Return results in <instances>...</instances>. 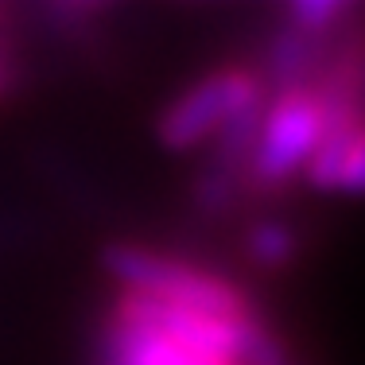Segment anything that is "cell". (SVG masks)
<instances>
[{
  "instance_id": "obj_4",
  "label": "cell",
  "mask_w": 365,
  "mask_h": 365,
  "mask_svg": "<svg viewBox=\"0 0 365 365\" xmlns=\"http://www.w3.org/2000/svg\"><path fill=\"white\" fill-rule=\"evenodd\" d=\"M303 179L330 195H365V117L327 120L323 140L303 168Z\"/></svg>"
},
{
  "instance_id": "obj_6",
  "label": "cell",
  "mask_w": 365,
  "mask_h": 365,
  "mask_svg": "<svg viewBox=\"0 0 365 365\" xmlns=\"http://www.w3.org/2000/svg\"><path fill=\"white\" fill-rule=\"evenodd\" d=\"M295 249H299V241H295L292 225L284 222H257L253 230L245 233V253L253 260L257 268H288L295 260Z\"/></svg>"
},
{
  "instance_id": "obj_2",
  "label": "cell",
  "mask_w": 365,
  "mask_h": 365,
  "mask_svg": "<svg viewBox=\"0 0 365 365\" xmlns=\"http://www.w3.org/2000/svg\"><path fill=\"white\" fill-rule=\"evenodd\" d=\"M319 140H323V109L307 86L268 93L245 179L253 187H284L288 179L303 175Z\"/></svg>"
},
{
  "instance_id": "obj_1",
  "label": "cell",
  "mask_w": 365,
  "mask_h": 365,
  "mask_svg": "<svg viewBox=\"0 0 365 365\" xmlns=\"http://www.w3.org/2000/svg\"><path fill=\"white\" fill-rule=\"evenodd\" d=\"M101 264L120 284V292L148 295V299L175 303V307H190V311H206V315H230V319L253 311L245 292H237L233 284L187 264V260L152 253V249H140V245H109L101 253Z\"/></svg>"
},
{
  "instance_id": "obj_7",
  "label": "cell",
  "mask_w": 365,
  "mask_h": 365,
  "mask_svg": "<svg viewBox=\"0 0 365 365\" xmlns=\"http://www.w3.org/2000/svg\"><path fill=\"white\" fill-rule=\"evenodd\" d=\"M8 86V63H4V51H0V93H4Z\"/></svg>"
},
{
  "instance_id": "obj_3",
  "label": "cell",
  "mask_w": 365,
  "mask_h": 365,
  "mask_svg": "<svg viewBox=\"0 0 365 365\" xmlns=\"http://www.w3.org/2000/svg\"><path fill=\"white\" fill-rule=\"evenodd\" d=\"M257 71H218L179 93L155 120V140L168 152H190V148L214 140V133L245 106L264 98Z\"/></svg>"
},
{
  "instance_id": "obj_5",
  "label": "cell",
  "mask_w": 365,
  "mask_h": 365,
  "mask_svg": "<svg viewBox=\"0 0 365 365\" xmlns=\"http://www.w3.org/2000/svg\"><path fill=\"white\" fill-rule=\"evenodd\" d=\"M354 16H358V4H350V0H295L284 8V24L323 39H334V31Z\"/></svg>"
}]
</instances>
